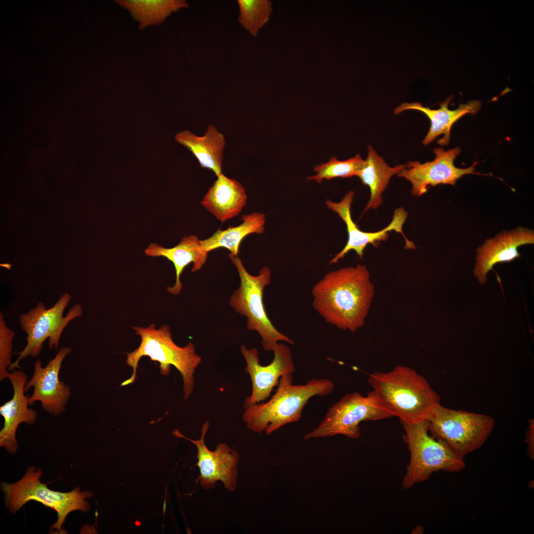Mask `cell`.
<instances>
[{
    "label": "cell",
    "mask_w": 534,
    "mask_h": 534,
    "mask_svg": "<svg viewBox=\"0 0 534 534\" xmlns=\"http://www.w3.org/2000/svg\"><path fill=\"white\" fill-rule=\"evenodd\" d=\"M209 426V421L204 423L200 438L196 440L188 438L178 429H175L172 434L178 438L190 441L196 446V465L200 472L198 479L204 489H214L217 482L221 481L226 490L233 492L237 487L239 454L236 450L223 443L218 444L214 450H210L205 441Z\"/></svg>",
    "instance_id": "cell-11"
},
{
    "label": "cell",
    "mask_w": 534,
    "mask_h": 534,
    "mask_svg": "<svg viewBox=\"0 0 534 534\" xmlns=\"http://www.w3.org/2000/svg\"><path fill=\"white\" fill-rule=\"evenodd\" d=\"M175 140L190 151L200 166L212 171L218 177L222 173L225 141L223 135L212 125H209L202 136L183 131L175 136Z\"/></svg>",
    "instance_id": "cell-21"
},
{
    "label": "cell",
    "mask_w": 534,
    "mask_h": 534,
    "mask_svg": "<svg viewBox=\"0 0 534 534\" xmlns=\"http://www.w3.org/2000/svg\"><path fill=\"white\" fill-rule=\"evenodd\" d=\"M14 331L8 327L2 312L0 313V381L7 378V369L11 365Z\"/></svg>",
    "instance_id": "cell-27"
},
{
    "label": "cell",
    "mask_w": 534,
    "mask_h": 534,
    "mask_svg": "<svg viewBox=\"0 0 534 534\" xmlns=\"http://www.w3.org/2000/svg\"><path fill=\"white\" fill-rule=\"evenodd\" d=\"M354 192L350 191L339 202L327 200L325 204L327 208L336 213L346 224L348 234L347 242L343 249L329 261V264H336L343 258L351 250L355 251L360 258H362L363 251L369 244H377L386 241L389 237V232L394 230L401 234L405 240V248H415V245L409 241L402 231V226L408 217V213L403 208L396 209L391 222L384 228L373 232L360 230L352 219L351 208L354 196Z\"/></svg>",
    "instance_id": "cell-15"
},
{
    "label": "cell",
    "mask_w": 534,
    "mask_h": 534,
    "mask_svg": "<svg viewBox=\"0 0 534 534\" xmlns=\"http://www.w3.org/2000/svg\"><path fill=\"white\" fill-rule=\"evenodd\" d=\"M239 23L252 35L256 36L269 21L272 2L268 0H238Z\"/></svg>",
    "instance_id": "cell-25"
},
{
    "label": "cell",
    "mask_w": 534,
    "mask_h": 534,
    "mask_svg": "<svg viewBox=\"0 0 534 534\" xmlns=\"http://www.w3.org/2000/svg\"><path fill=\"white\" fill-rule=\"evenodd\" d=\"M240 349L246 362L245 371L250 376L252 385L251 394L245 399L243 404L245 409L267 400L273 389L278 386L281 377L292 374L295 368L291 351L283 344H277L273 351L272 361L265 366L259 363L257 349H248L244 346H241Z\"/></svg>",
    "instance_id": "cell-14"
},
{
    "label": "cell",
    "mask_w": 534,
    "mask_h": 534,
    "mask_svg": "<svg viewBox=\"0 0 534 534\" xmlns=\"http://www.w3.org/2000/svg\"><path fill=\"white\" fill-rule=\"evenodd\" d=\"M7 379L11 382L13 394L12 398L0 407V414L4 418V424L0 431V446L10 453H15L18 445L16 433L22 423L31 425L37 419V411L29 408V396L25 394L28 376L23 371L14 369L9 373Z\"/></svg>",
    "instance_id": "cell-16"
},
{
    "label": "cell",
    "mask_w": 534,
    "mask_h": 534,
    "mask_svg": "<svg viewBox=\"0 0 534 534\" xmlns=\"http://www.w3.org/2000/svg\"><path fill=\"white\" fill-rule=\"evenodd\" d=\"M228 257L235 266L239 275L240 284L230 298V306L238 313L247 317V328L256 331L262 338L263 348L266 351H273L278 341L293 344V341L278 331L269 319L263 302V292L270 284V270L264 267L257 276L250 274L244 267L238 256L230 254Z\"/></svg>",
    "instance_id": "cell-6"
},
{
    "label": "cell",
    "mask_w": 534,
    "mask_h": 534,
    "mask_svg": "<svg viewBox=\"0 0 534 534\" xmlns=\"http://www.w3.org/2000/svg\"><path fill=\"white\" fill-rule=\"evenodd\" d=\"M435 159L421 163L418 161H409L403 169L397 174L411 184V192L415 196L425 194L428 188L440 184L455 185L456 181L463 176L475 173V163L465 169L456 167L454 161L460 154L458 147L445 150L443 148H435Z\"/></svg>",
    "instance_id": "cell-12"
},
{
    "label": "cell",
    "mask_w": 534,
    "mask_h": 534,
    "mask_svg": "<svg viewBox=\"0 0 534 534\" xmlns=\"http://www.w3.org/2000/svg\"><path fill=\"white\" fill-rule=\"evenodd\" d=\"M534 419L529 421V425L527 432L526 442L528 445V453L529 457L534 458Z\"/></svg>",
    "instance_id": "cell-28"
},
{
    "label": "cell",
    "mask_w": 534,
    "mask_h": 534,
    "mask_svg": "<svg viewBox=\"0 0 534 534\" xmlns=\"http://www.w3.org/2000/svg\"><path fill=\"white\" fill-rule=\"evenodd\" d=\"M144 252L149 257H165L173 263L176 270V282L173 286L167 287L168 291L173 295H178L181 291L182 284L180 277L185 267L193 263L191 271L196 272L202 267L208 256L201 240L195 235L183 237L178 245L170 248L151 243Z\"/></svg>",
    "instance_id": "cell-19"
},
{
    "label": "cell",
    "mask_w": 534,
    "mask_h": 534,
    "mask_svg": "<svg viewBox=\"0 0 534 534\" xmlns=\"http://www.w3.org/2000/svg\"><path fill=\"white\" fill-rule=\"evenodd\" d=\"M534 243V231L521 227L488 239L477 250L474 274L480 283L484 284L487 280V274L496 264L520 257L518 247Z\"/></svg>",
    "instance_id": "cell-17"
},
{
    "label": "cell",
    "mask_w": 534,
    "mask_h": 534,
    "mask_svg": "<svg viewBox=\"0 0 534 534\" xmlns=\"http://www.w3.org/2000/svg\"><path fill=\"white\" fill-rule=\"evenodd\" d=\"M242 223L236 226H230L224 230L218 229L210 237L201 240L204 249L208 253L216 249L224 247L230 254L238 256L239 247L243 239L252 233H263L265 230V215L253 213L243 215Z\"/></svg>",
    "instance_id": "cell-23"
},
{
    "label": "cell",
    "mask_w": 534,
    "mask_h": 534,
    "mask_svg": "<svg viewBox=\"0 0 534 534\" xmlns=\"http://www.w3.org/2000/svg\"><path fill=\"white\" fill-rule=\"evenodd\" d=\"M368 382L373 390L367 395L378 407L391 417H398L401 422L426 420L440 404V396L425 378L406 366L372 373Z\"/></svg>",
    "instance_id": "cell-2"
},
{
    "label": "cell",
    "mask_w": 534,
    "mask_h": 534,
    "mask_svg": "<svg viewBox=\"0 0 534 534\" xmlns=\"http://www.w3.org/2000/svg\"><path fill=\"white\" fill-rule=\"evenodd\" d=\"M401 423L410 453V462L402 482L403 489L428 480L439 471L458 472L465 468L464 458L429 435L427 420Z\"/></svg>",
    "instance_id": "cell-7"
},
{
    "label": "cell",
    "mask_w": 534,
    "mask_h": 534,
    "mask_svg": "<svg viewBox=\"0 0 534 534\" xmlns=\"http://www.w3.org/2000/svg\"><path fill=\"white\" fill-rule=\"evenodd\" d=\"M116 2L128 10L133 18L139 22V28L161 24L172 12L189 5L184 0H120Z\"/></svg>",
    "instance_id": "cell-24"
},
{
    "label": "cell",
    "mask_w": 534,
    "mask_h": 534,
    "mask_svg": "<svg viewBox=\"0 0 534 534\" xmlns=\"http://www.w3.org/2000/svg\"><path fill=\"white\" fill-rule=\"evenodd\" d=\"M365 160V165L357 176L370 190V198L364 209L366 211L371 209H377L382 205L383 202L382 194L386 189L390 179L400 173L404 165L390 166L370 145H368L367 156Z\"/></svg>",
    "instance_id": "cell-22"
},
{
    "label": "cell",
    "mask_w": 534,
    "mask_h": 534,
    "mask_svg": "<svg viewBox=\"0 0 534 534\" xmlns=\"http://www.w3.org/2000/svg\"><path fill=\"white\" fill-rule=\"evenodd\" d=\"M247 198L240 183L221 174L209 188L201 204L223 222L239 214L246 205Z\"/></svg>",
    "instance_id": "cell-20"
},
{
    "label": "cell",
    "mask_w": 534,
    "mask_h": 534,
    "mask_svg": "<svg viewBox=\"0 0 534 534\" xmlns=\"http://www.w3.org/2000/svg\"><path fill=\"white\" fill-rule=\"evenodd\" d=\"M334 387L328 379H312L305 384L295 385L292 374L283 375L271 398L245 408L243 420L249 430L270 435L287 424L299 421L311 398L328 395Z\"/></svg>",
    "instance_id": "cell-3"
},
{
    "label": "cell",
    "mask_w": 534,
    "mask_h": 534,
    "mask_svg": "<svg viewBox=\"0 0 534 534\" xmlns=\"http://www.w3.org/2000/svg\"><path fill=\"white\" fill-rule=\"evenodd\" d=\"M365 160L359 154L345 161L338 160L332 157L327 163L316 165L313 170L317 174L307 178L308 180H314L318 183L325 179L330 180L337 178H347L357 176L363 167Z\"/></svg>",
    "instance_id": "cell-26"
},
{
    "label": "cell",
    "mask_w": 534,
    "mask_h": 534,
    "mask_svg": "<svg viewBox=\"0 0 534 534\" xmlns=\"http://www.w3.org/2000/svg\"><path fill=\"white\" fill-rule=\"evenodd\" d=\"M312 294L313 309L326 322L355 332L364 324L374 286L366 267L358 264L327 272Z\"/></svg>",
    "instance_id": "cell-1"
},
{
    "label": "cell",
    "mask_w": 534,
    "mask_h": 534,
    "mask_svg": "<svg viewBox=\"0 0 534 534\" xmlns=\"http://www.w3.org/2000/svg\"><path fill=\"white\" fill-rule=\"evenodd\" d=\"M71 352L70 347L62 348L45 367L39 359L35 362L33 375L25 387V392L34 389L28 398L29 405L40 401L44 410L55 416L65 410L71 396V388L60 380L59 374L63 360Z\"/></svg>",
    "instance_id": "cell-13"
},
{
    "label": "cell",
    "mask_w": 534,
    "mask_h": 534,
    "mask_svg": "<svg viewBox=\"0 0 534 534\" xmlns=\"http://www.w3.org/2000/svg\"><path fill=\"white\" fill-rule=\"evenodd\" d=\"M133 328L140 337L141 342L138 348L127 354L126 363L132 368L133 372L121 386L134 383L137 378L139 360L143 356H149L152 361L159 363L162 375H168L171 365L179 372L183 381L184 400L188 399L193 390L195 369L202 360L196 354L194 344L189 342L183 347L178 346L172 338L171 329L167 324L158 329L154 324L146 327L135 326Z\"/></svg>",
    "instance_id": "cell-4"
},
{
    "label": "cell",
    "mask_w": 534,
    "mask_h": 534,
    "mask_svg": "<svg viewBox=\"0 0 534 534\" xmlns=\"http://www.w3.org/2000/svg\"><path fill=\"white\" fill-rule=\"evenodd\" d=\"M452 97H449L440 104L438 109H432L425 107L419 102H404L394 109L395 114H399L406 110H416L422 112L429 119L431 123L429 130L422 140V143L427 145L434 141L438 136H444L437 142L441 146L447 145L450 140V132L453 125L460 118L467 114H474L481 108V102L472 100L460 104L454 110L448 108V104Z\"/></svg>",
    "instance_id": "cell-18"
},
{
    "label": "cell",
    "mask_w": 534,
    "mask_h": 534,
    "mask_svg": "<svg viewBox=\"0 0 534 534\" xmlns=\"http://www.w3.org/2000/svg\"><path fill=\"white\" fill-rule=\"evenodd\" d=\"M427 421L431 436L463 458L482 446L495 425L490 415L454 410L441 403L433 409Z\"/></svg>",
    "instance_id": "cell-8"
},
{
    "label": "cell",
    "mask_w": 534,
    "mask_h": 534,
    "mask_svg": "<svg viewBox=\"0 0 534 534\" xmlns=\"http://www.w3.org/2000/svg\"><path fill=\"white\" fill-rule=\"evenodd\" d=\"M71 299L69 293H64L51 308L47 309L43 303L39 302L34 308L20 315L21 329L27 336V344L17 353L18 357L9 369L19 368V362L24 358L38 356L46 339H48L50 349H57L62 332L68 324L83 315L82 306L77 303L70 308L65 316H63L64 311Z\"/></svg>",
    "instance_id": "cell-9"
},
{
    "label": "cell",
    "mask_w": 534,
    "mask_h": 534,
    "mask_svg": "<svg viewBox=\"0 0 534 534\" xmlns=\"http://www.w3.org/2000/svg\"><path fill=\"white\" fill-rule=\"evenodd\" d=\"M378 407L368 395L347 394L332 405L317 427L304 436V440L341 435L352 439L361 436L360 423L391 417Z\"/></svg>",
    "instance_id": "cell-10"
},
{
    "label": "cell",
    "mask_w": 534,
    "mask_h": 534,
    "mask_svg": "<svg viewBox=\"0 0 534 534\" xmlns=\"http://www.w3.org/2000/svg\"><path fill=\"white\" fill-rule=\"evenodd\" d=\"M42 476L41 469L29 467L23 477L17 482L1 483L5 506L11 513H15L30 501L40 502L56 511L57 520L51 528L58 534H63L62 526L68 514L77 510L83 512L89 511V504L86 499L91 497L92 493L82 491L78 487L67 492L51 490L47 484L41 482Z\"/></svg>",
    "instance_id": "cell-5"
}]
</instances>
